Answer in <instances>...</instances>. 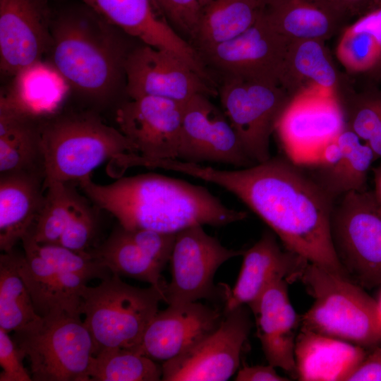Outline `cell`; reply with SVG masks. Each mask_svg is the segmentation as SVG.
<instances>
[{
    "mask_svg": "<svg viewBox=\"0 0 381 381\" xmlns=\"http://www.w3.org/2000/svg\"><path fill=\"white\" fill-rule=\"evenodd\" d=\"M164 294L150 286L140 288L112 274L82 291V315L95 344L94 356L107 349H136L158 312Z\"/></svg>",
    "mask_w": 381,
    "mask_h": 381,
    "instance_id": "8992f818",
    "label": "cell"
},
{
    "mask_svg": "<svg viewBox=\"0 0 381 381\" xmlns=\"http://www.w3.org/2000/svg\"><path fill=\"white\" fill-rule=\"evenodd\" d=\"M16 253L18 272L43 318L66 314L80 318L82 291L87 281L78 274L59 270L32 250Z\"/></svg>",
    "mask_w": 381,
    "mask_h": 381,
    "instance_id": "603a6c76",
    "label": "cell"
},
{
    "mask_svg": "<svg viewBox=\"0 0 381 381\" xmlns=\"http://www.w3.org/2000/svg\"><path fill=\"white\" fill-rule=\"evenodd\" d=\"M68 87L51 65L42 61L13 77V83L0 100L38 118L54 114Z\"/></svg>",
    "mask_w": 381,
    "mask_h": 381,
    "instance_id": "f1b7e54d",
    "label": "cell"
},
{
    "mask_svg": "<svg viewBox=\"0 0 381 381\" xmlns=\"http://www.w3.org/2000/svg\"><path fill=\"white\" fill-rule=\"evenodd\" d=\"M346 127L336 92L313 87L294 96L275 132L287 158L301 165Z\"/></svg>",
    "mask_w": 381,
    "mask_h": 381,
    "instance_id": "4fadbf2b",
    "label": "cell"
},
{
    "mask_svg": "<svg viewBox=\"0 0 381 381\" xmlns=\"http://www.w3.org/2000/svg\"><path fill=\"white\" fill-rule=\"evenodd\" d=\"M40 129L44 185L79 183L109 159L123 168L128 156L138 155L118 128L92 112L53 114L41 119Z\"/></svg>",
    "mask_w": 381,
    "mask_h": 381,
    "instance_id": "277c9868",
    "label": "cell"
},
{
    "mask_svg": "<svg viewBox=\"0 0 381 381\" xmlns=\"http://www.w3.org/2000/svg\"><path fill=\"white\" fill-rule=\"evenodd\" d=\"M210 1L152 0L162 18L190 44L201 13Z\"/></svg>",
    "mask_w": 381,
    "mask_h": 381,
    "instance_id": "f35d334b",
    "label": "cell"
},
{
    "mask_svg": "<svg viewBox=\"0 0 381 381\" xmlns=\"http://www.w3.org/2000/svg\"><path fill=\"white\" fill-rule=\"evenodd\" d=\"M183 103L157 97L128 99L115 111L118 129L144 159H176Z\"/></svg>",
    "mask_w": 381,
    "mask_h": 381,
    "instance_id": "2e32d148",
    "label": "cell"
},
{
    "mask_svg": "<svg viewBox=\"0 0 381 381\" xmlns=\"http://www.w3.org/2000/svg\"><path fill=\"white\" fill-rule=\"evenodd\" d=\"M347 19L359 18L381 6V0H327Z\"/></svg>",
    "mask_w": 381,
    "mask_h": 381,
    "instance_id": "7bdbcfd3",
    "label": "cell"
},
{
    "mask_svg": "<svg viewBox=\"0 0 381 381\" xmlns=\"http://www.w3.org/2000/svg\"><path fill=\"white\" fill-rule=\"evenodd\" d=\"M223 111L255 163L270 156L272 134L291 97L277 83L225 79L218 89Z\"/></svg>",
    "mask_w": 381,
    "mask_h": 381,
    "instance_id": "9c48e42d",
    "label": "cell"
},
{
    "mask_svg": "<svg viewBox=\"0 0 381 381\" xmlns=\"http://www.w3.org/2000/svg\"><path fill=\"white\" fill-rule=\"evenodd\" d=\"M243 253L222 245L202 225L179 231L169 259L171 277L164 289V302L178 305L212 300L217 295L213 280L217 270Z\"/></svg>",
    "mask_w": 381,
    "mask_h": 381,
    "instance_id": "7c38bea8",
    "label": "cell"
},
{
    "mask_svg": "<svg viewBox=\"0 0 381 381\" xmlns=\"http://www.w3.org/2000/svg\"><path fill=\"white\" fill-rule=\"evenodd\" d=\"M45 175L38 172L0 174V250H14L42 208Z\"/></svg>",
    "mask_w": 381,
    "mask_h": 381,
    "instance_id": "d4e9b609",
    "label": "cell"
},
{
    "mask_svg": "<svg viewBox=\"0 0 381 381\" xmlns=\"http://www.w3.org/2000/svg\"><path fill=\"white\" fill-rule=\"evenodd\" d=\"M40 118L0 101V174H44Z\"/></svg>",
    "mask_w": 381,
    "mask_h": 381,
    "instance_id": "4316f807",
    "label": "cell"
},
{
    "mask_svg": "<svg viewBox=\"0 0 381 381\" xmlns=\"http://www.w3.org/2000/svg\"><path fill=\"white\" fill-rule=\"evenodd\" d=\"M99 210L87 197L82 195L57 245L83 254L93 250L99 228Z\"/></svg>",
    "mask_w": 381,
    "mask_h": 381,
    "instance_id": "74e56055",
    "label": "cell"
},
{
    "mask_svg": "<svg viewBox=\"0 0 381 381\" xmlns=\"http://www.w3.org/2000/svg\"><path fill=\"white\" fill-rule=\"evenodd\" d=\"M176 159L195 164H224L237 168L255 164L246 152L224 112L204 94L196 95L183 103Z\"/></svg>",
    "mask_w": 381,
    "mask_h": 381,
    "instance_id": "9a60e30c",
    "label": "cell"
},
{
    "mask_svg": "<svg viewBox=\"0 0 381 381\" xmlns=\"http://www.w3.org/2000/svg\"><path fill=\"white\" fill-rule=\"evenodd\" d=\"M343 30L336 48L337 59L350 73H368L381 59V42L354 22Z\"/></svg>",
    "mask_w": 381,
    "mask_h": 381,
    "instance_id": "d590c367",
    "label": "cell"
},
{
    "mask_svg": "<svg viewBox=\"0 0 381 381\" xmlns=\"http://www.w3.org/2000/svg\"><path fill=\"white\" fill-rule=\"evenodd\" d=\"M262 8L256 0H211L190 42L198 52L229 41L248 30Z\"/></svg>",
    "mask_w": 381,
    "mask_h": 381,
    "instance_id": "4dcf8cb0",
    "label": "cell"
},
{
    "mask_svg": "<svg viewBox=\"0 0 381 381\" xmlns=\"http://www.w3.org/2000/svg\"><path fill=\"white\" fill-rule=\"evenodd\" d=\"M25 357L8 333L0 328V381H32L31 375L23 364Z\"/></svg>",
    "mask_w": 381,
    "mask_h": 381,
    "instance_id": "ab89813d",
    "label": "cell"
},
{
    "mask_svg": "<svg viewBox=\"0 0 381 381\" xmlns=\"http://www.w3.org/2000/svg\"><path fill=\"white\" fill-rule=\"evenodd\" d=\"M236 381H288L286 377L279 375L270 364L267 365H244L239 368Z\"/></svg>",
    "mask_w": 381,
    "mask_h": 381,
    "instance_id": "b9f144b4",
    "label": "cell"
},
{
    "mask_svg": "<svg viewBox=\"0 0 381 381\" xmlns=\"http://www.w3.org/2000/svg\"><path fill=\"white\" fill-rule=\"evenodd\" d=\"M169 168L224 188L265 222L286 249L349 279L331 236L335 202L303 168L289 158L271 157L232 170L174 159Z\"/></svg>",
    "mask_w": 381,
    "mask_h": 381,
    "instance_id": "6da1fadb",
    "label": "cell"
},
{
    "mask_svg": "<svg viewBox=\"0 0 381 381\" xmlns=\"http://www.w3.org/2000/svg\"><path fill=\"white\" fill-rule=\"evenodd\" d=\"M324 40L289 42L279 76V85L292 98L313 87L337 92L344 78L337 71Z\"/></svg>",
    "mask_w": 381,
    "mask_h": 381,
    "instance_id": "83f0119b",
    "label": "cell"
},
{
    "mask_svg": "<svg viewBox=\"0 0 381 381\" xmlns=\"http://www.w3.org/2000/svg\"><path fill=\"white\" fill-rule=\"evenodd\" d=\"M256 1L259 4L260 6L262 8H263L265 6H266L267 4H269L273 0H256Z\"/></svg>",
    "mask_w": 381,
    "mask_h": 381,
    "instance_id": "7dc6e473",
    "label": "cell"
},
{
    "mask_svg": "<svg viewBox=\"0 0 381 381\" xmlns=\"http://www.w3.org/2000/svg\"><path fill=\"white\" fill-rule=\"evenodd\" d=\"M299 279L314 299L312 306L301 316L300 329L367 350L381 345L377 301L363 287L310 262Z\"/></svg>",
    "mask_w": 381,
    "mask_h": 381,
    "instance_id": "5b68a950",
    "label": "cell"
},
{
    "mask_svg": "<svg viewBox=\"0 0 381 381\" xmlns=\"http://www.w3.org/2000/svg\"><path fill=\"white\" fill-rule=\"evenodd\" d=\"M368 351L353 344L300 329L295 344L296 378L301 381H345Z\"/></svg>",
    "mask_w": 381,
    "mask_h": 381,
    "instance_id": "cb8c5ba5",
    "label": "cell"
},
{
    "mask_svg": "<svg viewBox=\"0 0 381 381\" xmlns=\"http://www.w3.org/2000/svg\"><path fill=\"white\" fill-rule=\"evenodd\" d=\"M243 256L236 282L232 289L226 290L224 313L243 305L251 306L277 281L284 279L289 284L299 279L309 262L282 249L272 231H265Z\"/></svg>",
    "mask_w": 381,
    "mask_h": 381,
    "instance_id": "44dd1931",
    "label": "cell"
},
{
    "mask_svg": "<svg viewBox=\"0 0 381 381\" xmlns=\"http://www.w3.org/2000/svg\"><path fill=\"white\" fill-rule=\"evenodd\" d=\"M224 316L219 308L198 301L168 305L155 315L135 350L162 364L213 332Z\"/></svg>",
    "mask_w": 381,
    "mask_h": 381,
    "instance_id": "d6986e66",
    "label": "cell"
},
{
    "mask_svg": "<svg viewBox=\"0 0 381 381\" xmlns=\"http://www.w3.org/2000/svg\"><path fill=\"white\" fill-rule=\"evenodd\" d=\"M376 301H377V304L379 317H380V321H381V290H380V291L379 293L377 298L376 299Z\"/></svg>",
    "mask_w": 381,
    "mask_h": 381,
    "instance_id": "bcb514c9",
    "label": "cell"
},
{
    "mask_svg": "<svg viewBox=\"0 0 381 381\" xmlns=\"http://www.w3.org/2000/svg\"><path fill=\"white\" fill-rule=\"evenodd\" d=\"M47 0H0V70L13 77L42 61L52 40Z\"/></svg>",
    "mask_w": 381,
    "mask_h": 381,
    "instance_id": "e0dca14e",
    "label": "cell"
},
{
    "mask_svg": "<svg viewBox=\"0 0 381 381\" xmlns=\"http://www.w3.org/2000/svg\"><path fill=\"white\" fill-rule=\"evenodd\" d=\"M374 176V198L381 209V164L373 169Z\"/></svg>",
    "mask_w": 381,
    "mask_h": 381,
    "instance_id": "ee69618b",
    "label": "cell"
},
{
    "mask_svg": "<svg viewBox=\"0 0 381 381\" xmlns=\"http://www.w3.org/2000/svg\"><path fill=\"white\" fill-rule=\"evenodd\" d=\"M89 253L107 266L113 274L147 282L164 296L167 283L161 273L165 266L135 243L128 230L120 224Z\"/></svg>",
    "mask_w": 381,
    "mask_h": 381,
    "instance_id": "f546056e",
    "label": "cell"
},
{
    "mask_svg": "<svg viewBox=\"0 0 381 381\" xmlns=\"http://www.w3.org/2000/svg\"><path fill=\"white\" fill-rule=\"evenodd\" d=\"M345 79L336 92L346 122L381 158V90L370 85L359 92L349 89Z\"/></svg>",
    "mask_w": 381,
    "mask_h": 381,
    "instance_id": "d6a6232c",
    "label": "cell"
},
{
    "mask_svg": "<svg viewBox=\"0 0 381 381\" xmlns=\"http://www.w3.org/2000/svg\"><path fill=\"white\" fill-rule=\"evenodd\" d=\"M376 159L371 148L345 127L310 160L299 166L306 168L310 176L336 202L350 192L367 190L368 172Z\"/></svg>",
    "mask_w": 381,
    "mask_h": 381,
    "instance_id": "ffe728a7",
    "label": "cell"
},
{
    "mask_svg": "<svg viewBox=\"0 0 381 381\" xmlns=\"http://www.w3.org/2000/svg\"><path fill=\"white\" fill-rule=\"evenodd\" d=\"M90 381H159L162 364L135 349H104L91 358Z\"/></svg>",
    "mask_w": 381,
    "mask_h": 381,
    "instance_id": "e575fe53",
    "label": "cell"
},
{
    "mask_svg": "<svg viewBox=\"0 0 381 381\" xmlns=\"http://www.w3.org/2000/svg\"><path fill=\"white\" fill-rule=\"evenodd\" d=\"M73 183L52 181L44 185L42 208L26 233L37 243H59L82 197Z\"/></svg>",
    "mask_w": 381,
    "mask_h": 381,
    "instance_id": "836d02e7",
    "label": "cell"
},
{
    "mask_svg": "<svg viewBox=\"0 0 381 381\" xmlns=\"http://www.w3.org/2000/svg\"><path fill=\"white\" fill-rule=\"evenodd\" d=\"M78 184L95 205L128 229L176 234L195 225L221 226L248 217L203 186L156 173L121 177L109 184L96 183L88 176Z\"/></svg>",
    "mask_w": 381,
    "mask_h": 381,
    "instance_id": "7a4b0ae2",
    "label": "cell"
},
{
    "mask_svg": "<svg viewBox=\"0 0 381 381\" xmlns=\"http://www.w3.org/2000/svg\"><path fill=\"white\" fill-rule=\"evenodd\" d=\"M128 99L150 96L183 103L198 94L216 93L212 84L173 52L140 43L125 63Z\"/></svg>",
    "mask_w": 381,
    "mask_h": 381,
    "instance_id": "5bb4252c",
    "label": "cell"
},
{
    "mask_svg": "<svg viewBox=\"0 0 381 381\" xmlns=\"http://www.w3.org/2000/svg\"><path fill=\"white\" fill-rule=\"evenodd\" d=\"M44 318L35 308L18 269L13 250L0 255V328L8 333H29L40 329Z\"/></svg>",
    "mask_w": 381,
    "mask_h": 381,
    "instance_id": "1f68e13d",
    "label": "cell"
},
{
    "mask_svg": "<svg viewBox=\"0 0 381 381\" xmlns=\"http://www.w3.org/2000/svg\"><path fill=\"white\" fill-rule=\"evenodd\" d=\"M87 8L140 43L179 55L210 82L198 53L162 18L152 0H82Z\"/></svg>",
    "mask_w": 381,
    "mask_h": 381,
    "instance_id": "ac0fdd59",
    "label": "cell"
},
{
    "mask_svg": "<svg viewBox=\"0 0 381 381\" xmlns=\"http://www.w3.org/2000/svg\"><path fill=\"white\" fill-rule=\"evenodd\" d=\"M248 306L224 313L219 326L181 355L162 363L164 381H225L240 368L253 325Z\"/></svg>",
    "mask_w": 381,
    "mask_h": 381,
    "instance_id": "8fae6325",
    "label": "cell"
},
{
    "mask_svg": "<svg viewBox=\"0 0 381 381\" xmlns=\"http://www.w3.org/2000/svg\"><path fill=\"white\" fill-rule=\"evenodd\" d=\"M44 320L35 332L16 333V344L29 359L32 380L90 381L95 344L84 322L66 314Z\"/></svg>",
    "mask_w": 381,
    "mask_h": 381,
    "instance_id": "ba28073f",
    "label": "cell"
},
{
    "mask_svg": "<svg viewBox=\"0 0 381 381\" xmlns=\"http://www.w3.org/2000/svg\"><path fill=\"white\" fill-rule=\"evenodd\" d=\"M332 243L349 279L381 286V209L373 192H350L337 200L330 222Z\"/></svg>",
    "mask_w": 381,
    "mask_h": 381,
    "instance_id": "52a82bcc",
    "label": "cell"
},
{
    "mask_svg": "<svg viewBox=\"0 0 381 381\" xmlns=\"http://www.w3.org/2000/svg\"><path fill=\"white\" fill-rule=\"evenodd\" d=\"M348 381H381V345L368 351Z\"/></svg>",
    "mask_w": 381,
    "mask_h": 381,
    "instance_id": "60d3db41",
    "label": "cell"
},
{
    "mask_svg": "<svg viewBox=\"0 0 381 381\" xmlns=\"http://www.w3.org/2000/svg\"><path fill=\"white\" fill-rule=\"evenodd\" d=\"M23 248H28L56 268L74 273L87 282L111 277L110 270L90 253L83 254L56 244H40L28 234L21 239Z\"/></svg>",
    "mask_w": 381,
    "mask_h": 381,
    "instance_id": "8d00e7d4",
    "label": "cell"
},
{
    "mask_svg": "<svg viewBox=\"0 0 381 381\" xmlns=\"http://www.w3.org/2000/svg\"><path fill=\"white\" fill-rule=\"evenodd\" d=\"M272 27L289 42L327 40L348 20L327 0H273L263 8Z\"/></svg>",
    "mask_w": 381,
    "mask_h": 381,
    "instance_id": "484cf974",
    "label": "cell"
},
{
    "mask_svg": "<svg viewBox=\"0 0 381 381\" xmlns=\"http://www.w3.org/2000/svg\"><path fill=\"white\" fill-rule=\"evenodd\" d=\"M288 284L284 279L274 282L249 308L268 364L296 378L294 351L301 316L290 302Z\"/></svg>",
    "mask_w": 381,
    "mask_h": 381,
    "instance_id": "7402d4cb",
    "label": "cell"
},
{
    "mask_svg": "<svg viewBox=\"0 0 381 381\" xmlns=\"http://www.w3.org/2000/svg\"><path fill=\"white\" fill-rule=\"evenodd\" d=\"M121 30L87 8L52 21L51 65L83 98L106 104L125 93V63L131 47Z\"/></svg>",
    "mask_w": 381,
    "mask_h": 381,
    "instance_id": "3957f363",
    "label": "cell"
},
{
    "mask_svg": "<svg viewBox=\"0 0 381 381\" xmlns=\"http://www.w3.org/2000/svg\"><path fill=\"white\" fill-rule=\"evenodd\" d=\"M364 75L373 83H381V59L372 70Z\"/></svg>",
    "mask_w": 381,
    "mask_h": 381,
    "instance_id": "f6af8a7d",
    "label": "cell"
},
{
    "mask_svg": "<svg viewBox=\"0 0 381 381\" xmlns=\"http://www.w3.org/2000/svg\"><path fill=\"white\" fill-rule=\"evenodd\" d=\"M289 42L272 27L262 9L244 32L198 54L210 75L212 72L219 81L239 79L279 84Z\"/></svg>",
    "mask_w": 381,
    "mask_h": 381,
    "instance_id": "30bf717a",
    "label": "cell"
}]
</instances>
